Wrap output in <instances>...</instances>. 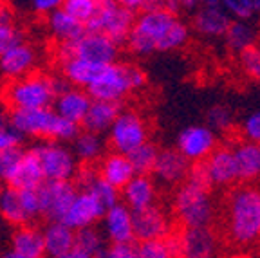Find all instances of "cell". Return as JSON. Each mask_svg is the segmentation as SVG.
<instances>
[{
	"label": "cell",
	"mask_w": 260,
	"mask_h": 258,
	"mask_svg": "<svg viewBox=\"0 0 260 258\" xmlns=\"http://www.w3.org/2000/svg\"><path fill=\"white\" fill-rule=\"evenodd\" d=\"M190 29L177 15L162 8L145 11L136 18L134 29L128 37V47L136 54H152L155 51H175L188 44Z\"/></svg>",
	"instance_id": "obj_1"
},
{
	"label": "cell",
	"mask_w": 260,
	"mask_h": 258,
	"mask_svg": "<svg viewBox=\"0 0 260 258\" xmlns=\"http://www.w3.org/2000/svg\"><path fill=\"white\" fill-rule=\"evenodd\" d=\"M228 231L240 246L260 238V190L253 186L237 188L228 201Z\"/></svg>",
	"instance_id": "obj_2"
},
{
	"label": "cell",
	"mask_w": 260,
	"mask_h": 258,
	"mask_svg": "<svg viewBox=\"0 0 260 258\" xmlns=\"http://www.w3.org/2000/svg\"><path fill=\"white\" fill-rule=\"evenodd\" d=\"M11 123L22 136L40 137L49 141H74L80 136V125L60 117L54 109L11 110Z\"/></svg>",
	"instance_id": "obj_3"
},
{
	"label": "cell",
	"mask_w": 260,
	"mask_h": 258,
	"mask_svg": "<svg viewBox=\"0 0 260 258\" xmlns=\"http://www.w3.org/2000/svg\"><path fill=\"white\" fill-rule=\"evenodd\" d=\"M56 100L51 78L44 74H29L13 80L4 90V101L11 110L47 109Z\"/></svg>",
	"instance_id": "obj_4"
},
{
	"label": "cell",
	"mask_w": 260,
	"mask_h": 258,
	"mask_svg": "<svg viewBox=\"0 0 260 258\" xmlns=\"http://www.w3.org/2000/svg\"><path fill=\"white\" fill-rule=\"evenodd\" d=\"M119 45L114 44L109 37H105L102 33L87 31L80 40L60 44L58 58H60L61 63L67 60H73V58H80V60H85L89 63L107 67V65L116 63Z\"/></svg>",
	"instance_id": "obj_5"
},
{
	"label": "cell",
	"mask_w": 260,
	"mask_h": 258,
	"mask_svg": "<svg viewBox=\"0 0 260 258\" xmlns=\"http://www.w3.org/2000/svg\"><path fill=\"white\" fill-rule=\"evenodd\" d=\"M136 24L134 13H130L121 6V2L114 0H100L96 15L92 20L85 25L89 33H102L109 37L114 44H125L128 42V37Z\"/></svg>",
	"instance_id": "obj_6"
},
{
	"label": "cell",
	"mask_w": 260,
	"mask_h": 258,
	"mask_svg": "<svg viewBox=\"0 0 260 258\" xmlns=\"http://www.w3.org/2000/svg\"><path fill=\"white\" fill-rule=\"evenodd\" d=\"M174 210L184 230L210 228V222L213 218V206L208 191L199 190L188 182H184L175 194Z\"/></svg>",
	"instance_id": "obj_7"
},
{
	"label": "cell",
	"mask_w": 260,
	"mask_h": 258,
	"mask_svg": "<svg viewBox=\"0 0 260 258\" xmlns=\"http://www.w3.org/2000/svg\"><path fill=\"white\" fill-rule=\"evenodd\" d=\"M44 170L45 181H71L78 174L74 152L58 141H44L32 148Z\"/></svg>",
	"instance_id": "obj_8"
},
{
	"label": "cell",
	"mask_w": 260,
	"mask_h": 258,
	"mask_svg": "<svg viewBox=\"0 0 260 258\" xmlns=\"http://www.w3.org/2000/svg\"><path fill=\"white\" fill-rule=\"evenodd\" d=\"M132 89L130 63H112L102 69L87 92L94 101H114L119 103Z\"/></svg>",
	"instance_id": "obj_9"
},
{
	"label": "cell",
	"mask_w": 260,
	"mask_h": 258,
	"mask_svg": "<svg viewBox=\"0 0 260 258\" xmlns=\"http://www.w3.org/2000/svg\"><path fill=\"white\" fill-rule=\"evenodd\" d=\"M109 136L114 152L123 153V155H128L139 146L148 143V130H146L145 121L139 114L132 112V110H123L119 114Z\"/></svg>",
	"instance_id": "obj_10"
},
{
	"label": "cell",
	"mask_w": 260,
	"mask_h": 258,
	"mask_svg": "<svg viewBox=\"0 0 260 258\" xmlns=\"http://www.w3.org/2000/svg\"><path fill=\"white\" fill-rule=\"evenodd\" d=\"M78 194L76 184L71 181H45L38 188L42 215L51 222H61Z\"/></svg>",
	"instance_id": "obj_11"
},
{
	"label": "cell",
	"mask_w": 260,
	"mask_h": 258,
	"mask_svg": "<svg viewBox=\"0 0 260 258\" xmlns=\"http://www.w3.org/2000/svg\"><path fill=\"white\" fill-rule=\"evenodd\" d=\"M177 150L190 163L208 161L217 150V134L208 125L186 126L177 137Z\"/></svg>",
	"instance_id": "obj_12"
},
{
	"label": "cell",
	"mask_w": 260,
	"mask_h": 258,
	"mask_svg": "<svg viewBox=\"0 0 260 258\" xmlns=\"http://www.w3.org/2000/svg\"><path fill=\"white\" fill-rule=\"evenodd\" d=\"M105 213L107 210L103 208V204L92 194L80 191L61 222L65 226H69L73 231H80L85 230V228H92L94 222L105 217Z\"/></svg>",
	"instance_id": "obj_13"
},
{
	"label": "cell",
	"mask_w": 260,
	"mask_h": 258,
	"mask_svg": "<svg viewBox=\"0 0 260 258\" xmlns=\"http://www.w3.org/2000/svg\"><path fill=\"white\" fill-rule=\"evenodd\" d=\"M232 16L224 9L222 2L208 0L193 15V29L204 37H224L232 25Z\"/></svg>",
	"instance_id": "obj_14"
},
{
	"label": "cell",
	"mask_w": 260,
	"mask_h": 258,
	"mask_svg": "<svg viewBox=\"0 0 260 258\" xmlns=\"http://www.w3.org/2000/svg\"><path fill=\"white\" fill-rule=\"evenodd\" d=\"M103 230H105L110 246L132 244L136 240L132 210L121 202L112 206L110 210H107L105 217H103Z\"/></svg>",
	"instance_id": "obj_15"
},
{
	"label": "cell",
	"mask_w": 260,
	"mask_h": 258,
	"mask_svg": "<svg viewBox=\"0 0 260 258\" xmlns=\"http://www.w3.org/2000/svg\"><path fill=\"white\" fill-rule=\"evenodd\" d=\"M132 215H134V235L139 242L165 240L170 235V222L157 206H150L141 211H132Z\"/></svg>",
	"instance_id": "obj_16"
},
{
	"label": "cell",
	"mask_w": 260,
	"mask_h": 258,
	"mask_svg": "<svg viewBox=\"0 0 260 258\" xmlns=\"http://www.w3.org/2000/svg\"><path fill=\"white\" fill-rule=\"evenodd\" d=\"M90 105H92V98L89 96L85 89L71 87L67 92H63L54 100V112L67 121L81 126Z\"/></svg>",
	"instance_id": "obj_17"
},
{
	"label": "cell",
	"mask_w": 260,
	"mask_h": 258,
	"mask_svg": "<svg viewBox=\"0 0 260 258\" xmlns=\"http://www.w3.org/2000/svg\"><path fill=\"white\" fill-rule=\"evenodd\" d=\"M190 166L191 163L177 148H165V150H159L154 174L162 182L177 184V182L186 181Z\"/></svg>",
	"instance_id": "obj_18"
},
{
	"label": "cell",
	"mask_w": 260,
	"mask_h": 258,
	"mask_svg": "<svg viewBox=\"0 0 260 258\" xmlns=\"http://www.w3.org/2000/svg\"><path fill=\"white\" fill-rule=\"evenodd\" d=\"M206 163L215 186H230L239 181V170L232 146H217Z\"/></svg>",
	"instance_id": "obj_19"
},
{
	"label": "cell",
	"mask_w": 260,
	"mask_h": 258,
	"mask_svg": "<svg viewBox=\"0 0 260 258\" xmlns=\"http://www.w3.org/2000/svg\"><path fill=\"white\" fill-rule=\"evenodd\" d=\"M37 60L35 49L27 44H20L0 56V73L13 80L29 76L32 65Z\"/></svg>",
	"instance_id": "obj_20"
},
{
	"label": "cell",
	"mask_w": 260,
	"mask_h": 258,
	"mask_svg": "<svg viewBox=\"0 0 260 258\" xmlns=\"http://www.w3.org/2000/svg\"><path fill=\"white\" fill-rule=\"evenodd\" d=\"M121 103H114V101H94L87 112L85 119L81 123L85 132H92L96 136L103 132H110L112 125L121 114Z\"/></svg>",
	"instance_id": "obj_21"
},
{
	"label": "cell",
	"mask_w": 260,
	"mask_h": 258,
	"mask_svg": "<svg viewBox=\"0 0 260 258\" xmlns=\"http://www.w3.org/2000/svg\"><path fill=\"white\" fill-rule=\"evenodd\" d=\"M45 182V175L42 165L38 161V157L32 153V150L24 153L20 165L15 170L11 181L8 182L9 188H15V190H38L42 184Z\"/></svg>",
	"instance_id": "obj_22"
},
{
	"label": "cell",
	"mask_w": 260,
	"mask_h": 258,
	"mask_svg": "<svg viewBox=\"0 0 260 258\" xmlns=\"http://www.w3.org/2000/svg\"><path fill=\"white\" fill-rule=\"evenodd\" d=\"M100 175H102L109 184H112L114 188L123 190V188L136 177V172H134L132 163H130L128 155L112 152L103 157L102 166H100Z\"/></svg>",
	"instance_id": "obj_23"
},
{
	"label": "cell",
	"mask_w": 260,
	"mask_h": 258,
	"mask_svg": "<svg viewBox=\"0 0 260 258\" xmlns=\"http://www.w3.org/2000/svg\"><path fill=\"white\" fill-rule=\"evenodd\" d=\"M183 258H213L217 249L215 235L210 228L183 230Z\"/></svg>",
	"instance_id": "obj_24"
},
{
	"label": "cell",
	"mask_w": 260,
	"mask_h": 258,
	"mask_svg": "<svg viewBox=\"0 0 260 258\" xmlns=\"http://www.w3.org/2000/svg\"><path fill=\"white\" fill-rule=\"evenodd\" d=\"M11 249L24 258H45L44 231L35 226L16 228L11 235Z\"/></svg>",
	"instance_id": "obj_25"
},
{
	"label": "cell",
	"mask_w": 260,
	"mask_h": 258,
	"mask_svg": "<svg viewBox=\"0 0 260 258\" xmlns=\"http://www.w3.org/2000/svg\"><path fill=\"white\" fill-rule=\"evenodd\" d=\"M125 206H128L132 211H141L154 206L155 188L154 182L148 175H136L128 184L121 190Z\"/></svg>",
	"instance_id": "obj_26"
},
{
	"label": "cell",
	"mask_w": 260,
	"mask_h": 258,
	"mask_svg": "<svg viewBox=\"0 0 260 258\" xmlns=\"http://www.w3.org/2000/svg\"><path fill=\"white\" fill-rule=\"evenodd\" d=\"M44 238L45 251L51 258L63 256L76 246V231L65 226L63 222H49V226L44 230Z\"/></svg>",
	"instance_id": "obj_27"
},
{
	"label": "cell",
	"mask_w": 260,
	"mask_h": 258,
	"mask_svg": "<svg viewBox=\"0 0 260 258\" xmlns=\"http://www.w3.org/2000/svg\"><path fill=\"white\" fill-rule=\"evenodd\" d=\"M47 25L51 35L56 40H60V44H63V42H76L87 33L85 25L78 22L76 18H73L63 8L56 9L54 13L49 15Z\"/></svg>",
	"instance_id": "obj_28"
},
{
	"label": "cell",
	"mask_w": 260,
	"mask_h": 258,
	"mask_svg": "<svg viewBox=\"0 0 260 258\" xmlns=\"http://www.w3.org/2000/svg\"><path fill=\"white\" fill-rule=\"evenodd\" d=\"M237 170H239V181H255L260 175V152L258 145L249 141H240L233 146Z\"/></svg>",
	"instance_id": "obj_29"
},
{
	"label": "cell",
	"mask_w": 260,
	"mask_h": 258,
	"mask_svg": "<svg viewBox=\"0 0 260 258\" xmlns=\"http://www.w3.org/2000/svg\"><path fill=\"white\" fill-rule=\"evenodd\" d=\"M102 69L103 67H100V65L89 63V61L80 60V58H73V60L61 63V74L73 87L87 90L98 78V74L102 73Z\"/></svg>",
	"instance_id": "obj_30"
},
{
	"label": "cell",
	"mask_w": 260,
	"mask_h": 258,
	"mask_svg": "<svg viewBox=\"0 0 260 258\" xmlns=\"http://www.w3.org/2000/svg\"><path fill=\"white\" fill-rule=\"evenodd\" d=\"M0 217L16 228L29 226L31 218L22 204V195L18 190L9 188V186L4 190V194L0 197Z\"/></svg>",
	"instance_id": "obj_31"
},
{
	"label": "cell",
	"mask_w": 260,
	"mask_h": 258,
	"mask_svg": "<svg viewBox=\"0 0 260 258\" xmlns=\"http://www.w3.org/2000/svg\"><path fill=\"white\" fill-rule=\"evenodd\" d=\"M224 38H226V44L230 49H233L237 53H244V51L255 47L256 33L248 22L233 20Z\"/></svg>",
	"instance_id": "obj_32"
},
{
	"label": "cell",
	"mask_w": 260,
	"mask_h": 258,
	"mask_svg": "<svg viewBox=\"0 0 260 258\" xmlns=\"http://www.w3.org/2000/svg\"><path fill=\"white\" fill-rule=\"evenodd\" d=\"M157 155H159V150L154 143H145V145L139 146L138 150L128 153V159H130V163H132V166H134L136 175L154 174Z\"/></svg>",
	"instance_id": "obj_33"
},
{
	"label": "cell",
	"mask_w": 260,
	"mask_h": 258,
	"mask_svg": "<svg viewBox=\"0 0 260 258\" xmlns=\"http://www.w3.org/2000/svg\"><path fill=\"white\" fill-rule=\"evenodd\" d=\"M102 137L96 136L92 132H80V136L74 139V155L76 159H81V161H94L102 155Z\"/></svg>",
	"instance_id": "obj_34"
},
{
	"label": "cell",
	"mask_w": 260,
	"mask_h": 258,
	"mask_svg": "<svg viewBox=\"0 0 260 258\" xmlns=\"http://www.w3.org/2000/svg\"><path fill=\"white\" fill-rule=\"evenodd\" d=\"M98 6H100V0H65L61 2V8L83 25L92 20V16L98 11Z\"/></svg>",
	"instance_id": "obj_35"
},
{
	"label": "cell",
	"mask_w": 260,
	"mask_h": 258,
	"mask_svg": "<svg viewBox=\"0 0 260 258\" xmlns=\"http://www.w3.org/2000/svg\"><path fill=\"white\" fill-rule=\"evenodd\" d=\"M222 6L232 18L240 22H248L260 13V0H224Z\"/></svg>",
	"instance_id": "obj_36"
},
{
	"label": "cell",
	"mask_w": 260,
	"mask_h": 258,
	"mask_svg": "<svg viewBox=\"0 0 260 258\" xmlns=\"http://www.w3.org/2000/svg\"><path fill=\"white\" fill-rule=\"evenodd\" d=\"M87 191L92 194L98 201L102 202L105 210H110L112 206L119 204V190L118 188H114L112 184H109L102 175H98L96 181L90 184V188Z\"/></svg>",
	"instance_id": "obj_37"
},
{
	"label": "cell",
	"mask_w": 260,
	"mask_h": 258,
	"mask_svg": "<svg viewBox=\"0 0 260 258\" xmlns=\"http://www.w3.org/2000/svg\"><path fill=\"white\" fill-rule=\"evenodd\" d=\"M78 249L85 251V253L89 254H96L100 253L102 249H105V246H103V237L102 233L96 230V228H85V230H80L76 231V246Z\"/></svg>",
	"instance_id": "obj_38"
},
{
	"label": "cell",
	"mask_w": 260,
	"mask_h": 258,
	"mask_svg": "<svg viewBox=\"0 0 260 258\" xmlns=\"http://www.w3.org/2000/svg\"><path fill=\"white\" fill-rule=\"evenodd\" d=\"M25 150H22L20 146L9 150H0V181L9 182L15 174V170L18 168L22 157H24Z\"/></svg>",
	"instance_id": "obj_39"
},
{
	"label": "cell",
	"mask_w": 260,
	"mask_h": 258,
	"mask_svg": "<svg viewBox=\"0 0 260 258\" xmlns=\"http://www.w3.org/2000/svg\"><path fill=\"white\" fill-rule=\"evenodd\" d=\"M206 123L213 132H226L233 126V114L232 110L224 105L211 107L206 114Z\"/></svg>",
	"instance_id": "obj_40"
},
{
	"label": "cell",
	"mask_w": 260,
	"mask_h": 258,
	"mask_svg": "<svg viewBox=\"0 0 260 258\" xmlns=\"http://www.w3.org/2000/svg\"><path fill=\"white\" fill-rule=\"evenodd\" d=\"M186 182L191 186H195V188H199V190H204V191H210L211 186H215L213 184V179H211L210 168H208L206 161L191 163Z\"/></svg>",
	"instance_id": "obj_41"
},
{
	"label": "cell",
	"mask_w": 260,
	"mask_h": 258,
	"mask_svg": "<svg viewBox=\"0 0 260 258\" xmlns=\"http://www.w3.org/2000/svg\"><path fill=\"white\" fill-rule=\"evenodd\" d=\"M22 139L24 136L13 126L11 117L0 112V150L16 148V146H20Z\"/></svg>",
	"instance_id": "obj_42"
},
{
	"label": "cell",
	"mask_w": 260,
	"mask_h": 258,
	"mask_svg": "<svg viewBox=\"0 0 260 258\" xmlns=\"http://www.w3.org/2000/svg\"><path fill=\"white\" fill-rule=\"evenodd\" d=\"M20 44H24L22 42V31L15 24L0 25V56Z\"/></svg>",
	"instance_id": "obj_43"
},
{
	"label": "cell",
	"mask_w": 260,
	"mask_h": 258,
	"mask_svg": "<svg viewBox=\"0 0 260 258\" xmlns=\"http://www.w3.org/2000/svg\"><path fill=\"white\" fill-rule=\"evenodd\" d=\"M240 65H242L244 73L248 76L260 80V49L251 47L248 51L240 53Z\"/></svg>",
	"instance_id": "obj_44"
},
{
	"label": "cell",
	"mask_w": 260,
	"mask_h": 258,
	"mask_svg": "<svg viewBox=\"0 0 260 258\" xmlns=\"http://www.w3.org/2000/svg\"><path fill=\"white\" fill-rule=\"evenodd\" d=\"M240 132H242L244 139L249 143L260 145V110L249 114L240 125Z\"/></svg>",
	"instance_id": "obj_45"
},
{
	"label": "cell",
	"mask_w": 260,
	"mask_h": 258,
	"mask_svg": "<svg viewBox=\"0 0 260 258\" xmlns=\"http://www.w3.org/2000/svg\"><path fill=\"white\" fill-rule=\"evenodd\" d=\"M136 247H138V258H172L162 240L139 242Z\"/></svg>",
	"instance_id": "obj_46"
},
{
	"label": "cell",
	"mask_w": 260,
	"mask_h": 258,
	"mask_svg": "<svg viewBox=\"0 0 260 258\" xmlns=\"http://www.w3.org/2000/svg\"><path fill=\"white\" fill-rule=\"evenodd\" d=\"M20 195H22V204H24L29 218L35 220L37 217H40L42 215V204H40V195H38V190H25V191H20Z\"/></svg>",
	"instance_id": "obj_47"
},
{
	"label": "cell",
	"mask_w": 260,
	"mask_h": 258,
	"mask_svg": "<svg viewBox=\"0 0 260 258\" xmlns=\"http://www.w3.org/2000/svg\"><path fill=\"white\" fill-rule=\"evenodd\" d=\"M162 242H165V246H167L172 258H183L184 251H183V235H181V231H170V235Z\"/></svg>",
	"instance_id": "obj_48"
},
{
	"label": "cell",
	"mask_w": 260,
	"mask_h": 258,
	"mask_svg": "<svg viewBox=\"0 0 260 258\" xmlns=\"http://www.w3.org/2000/svg\"><path fill=\"white\" fill-rule=\"evenodd\" d=\"M107 258H138V247L134 244H119L107 247Z\"/></svg>",
	"instance_id": "obj_49"
},
{
	"label": "cell",
	"mask_w": 260,
	"mask_h": 258,
	"mask_svg": "<svg viewBox=\"0 0 260 258\" xmlns=\"http://www.w3.org/2000/svg\"><path fill=\"white\" fill-rule=\"evenodd\" d=\"M60 8H61L60 0H35L32 2V9L37 13H40V15H51V13H54Z\"/></svg>",
	"instance_id": "obj_50"
},
{
	"label": "cell",
	"mask_w": 260,
	"mask_h": 258,
	"mask_svg": "<svg viewBox=\"0 0 260 258\" xmlns=\"http://www.w3.org/2000/svg\"><path fill=\"white\" fill-rule=\"evenodd\" d=\"M9 24H15L13 22V9L8 4L0 2V25H9Z\"/></svg>",
	"instance_id": "obj_51"
},
{
	"label": "cell",
	"mask_w": 260,
	"mask_h": 258,
	"mask_svg": "<svg viewBox=\"0 0 260 258\" xmlns=\"http://www.w3.org/2000/svg\"><path fill=\"white\" fill-rule=\"evenodd\" d=\"M143 4H145V2H143V0H121V6L125 9H128L130 13H138V11H141L143 13Z\"/></svg>",
	"instance_id": "obj_52"
},
{
	"label": "cell",
	"mask_w": 260,
	"mask_h": 258,
	"mask_svg": "<svg viewBox=\"0 0 260 258\" xmlns=\"http://www.w3.org/2000/svg\"><path fill=\"white\" fill-rule=\"evenodd\" d=\"M60 258H94V256L89 253H85V251L78 249V247H73L69 253H65L63 256H60Z\"/></svg>",
	"instance_id": "obj_53"
},
{
	"label": "cell",
	"mask_w": 260,
	"mask_h": 258,
	"mask_svg": "<svg viewBox=\"0 0 260 258\" xmlns=\"http://www.w3.org/2000/svg\"><path fill=\"white\" fill-rule=\"evenodd\" d=\"M0 258H24V256H20V254L15 253L13 249H8V251H4V253L0 254Z\"/></svg>",
	"instance_id": "obj_54"
},
{
	"label": "cell",
	"mask_w": 260,
	"mask_h": 258,
	"mask_svg": "<svg viewBox=\"0 0 260 258\" xmlns=\"http://www.w3.org/2000/svg\"><path fill=\"white\" fill-rule=\"evenodd\" d=\"M94 258H107V247H105V249L100 251V253L94 254Z\"/></svg>",
	"instance_id": "obj_55"
},
{
	"label": "cell",
	"mask_w": 260,
	"mask_h": 258,
	"mask_svg": "<svg viewBox=\"0 0 260 258\" xmlns=\"http://www.w3.org/2000/svg\"><path fill=\"white\" fill-rule=\"evenodd\" d=\"M6 188H2V181H0V197H2V194H4Z\"/></svg>",
	"instance_id": "obj_56"
},
{
	"label": "cell",
	"mask_w": 260,
	"mask_h": 258,
	"mask_svg": "<svg viewBox=\"0 0 260 258\" xmlns=\"http://www.w3.org/2000/svg\"><path fill=\"white\" fill-rule=\"evenodd\" d=\"M258 152H260V145H258Z\"/></svg>",
	"instance_id": "obj_57"
},
{
	"label": "cell",
	"mask_w": 260,
	"mask_h": 258,
	"mask_svg": "<svg viewBox=\"0 0 260 258\" xmlns=\"http://www.w3.org/2000/svg\"><path fill=\"white\" fill-rule=\"evenodd\" d=\"M258 81H260V80H258Z\"/></svg>",
	"instance_id": "obj_58"
}]
</instances>
